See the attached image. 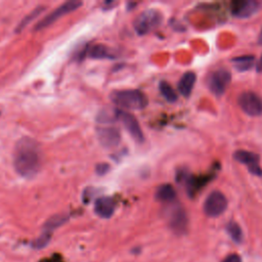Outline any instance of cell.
I'll return each mask as SVG.
<instances>
[{
  "mask_svg": "<svg viewBox=\"0 0 262 262\" xmlns=\"http://www.w3.org/2000/svg\"><path fill=\"white\" fill-rule=\"evenodd\" d=\"M231 81V74L228 70L221 68L212 72L207 78V85L210 91L216 96H221Z\"/></svg>",
  "mask_w": 262,
  "mask_h": 262,
  "instance_id": "8992f818",
  "label": "cell"
},
{
  "mask_svg": "<svg viewBox=\"0 0 262 262\" xmlns=\"http://www.w3.org/2000/svg\"><path fill=\"white\" fill-rule=\"evenodd\" d=\"M226 230L228 232V234L230 235V237L235 242V243H239L243 239V231L241 226L233 221H230L229 223H227L226 225Z\"/></svg>",
  "mask_w": 262,
  "mask_h": 262,
  "instance_id": "d6986e66",
  "label": "cell"
},
{
  "mask_svg": "<svg viewBox=\"0 0 262 262\" xmlns=\"http://www.w3.org/2000/svg\"><path fill=\"white\" fill-rule=\"evenodd\" d=\"M261 8V3L256 0H235L231 2V13L238 18L250 17Z\"/></svg>",
  "mask_w": 262,
  "mask_h": 262,
  "instance_id": "30bf717a",
  "label": "cell"
},
{
  "mask_svg": "<svg viewBox=\"0 0 262 262\" xmlns=\"http://www.w3.org/2000/svg\"><path fill=\"white\" fill-rule=\"evenodd\" d=\"M256 70L258 73H262V54H261V57L260 59L258 60L257 64H256Z\"/></svg>",
  "mask_w": 262,
  "mask_h": 262,
  "instance_id": "484cf974",
  "label": "cell"
},
{
  "mask_svg": "<svg viewBox=\"0 0 262 262\" xmlns=\"http://www.w3.org/2000/svg\"><path fill=\"white\" fill-rule=\"evenodd\" d=\"M110 98L113 103L123 111L143 110L148 103L146 95L138 89L116 90L111 93Z\"/></svg>",
  "mask_w": 262,
  "mask_h": 262,
  "instance_id": "3957f363",
  "label": "cell"
},
{
  "mask_svg": "<svg viewBox=\"0 0 262 262\" xmlns=\"http://www.w3.org/2000/svg\"><path fill=\"white\" fill-rule=\"evenodd\" d=\"M222 262H242V259L237 254H230Z\"/></svg>",
  "mask_w": 262,
  "mask_h": 262,
  "instance_id": "603a6c76",
  "label": "cell"
},
{
  "mask_svg": "<svg viewBox=\"0 0 262 262\" xmlns=\"http://www.w3.org/2000/svg\"><path fill=\"white\" fill-rule=\"evenodd\" d=\"M255 61H256L255 55H252V54L235 56L231 59L233 67L239 72H245V71L251 70L255 66Z\"/></svg>",
  "mask_w": 262,
  "mask_h": 262,
  "instance_id": "2e32d148",
  "label": "cell"
},
{
  "mask_svg": "<svg viewBox=\"0 0 262 262\" xmlns=\"http://www.w3.org/2000/svg\"><path fill=\"white\" fill-rule=\"evenodd\" d=\"M195 81H196V76L193 72L189 71L184 73L177 84V89L179 93L184 97H188L193 89Z\"/></svg>",
  "mask_w": 262,
  "mask_h": 262,
  "instance_id": "5bb4252c",
  "label": "cell"
},
{
  "mask_svg": "<svg viewBox=\"0 0 262 262\" xmlns=\"http://www.w3.org/2000/svg\"><path fill=\"white\" fill-rule=\"evenodd\" d=\"M233 158H234L235 161L246 165L248 167L249 171L252 174L257 175V176L262 175V169L259 166L260 158L257 154L252 152V151H248V150L238 149V150L234 151Z\"/></svg>",
  "mask_w": 262,
  "mask_h": 262,
  "instance_id": "8fae6325",
  "label": "cell"
},
{
  "mask_svg": "<svg viewBox=\"0 0 262 262\" xmlns=\"http://www.w3.org/2000/svg\"><path fill=\"white\" fill-rule=\"evenodd\" d=\"M116 203L111 196H101L95 201L94 212L100 218H111L115 212Z\"/></svg>",
  "mask_w": 262,
  "mask_h": 262,
  "instance_id": "7c38bea8",
  "label": "cell"
},
{
  "mask_svg": "<svg viewBox=\"0 0 262 262\" xmlns=\"http://www.w3.org/2000/svg\"><path fill=\"white\" fill-rule=\"evenodd\" d=\"M169 223L171 228L178 233L183 232L186 229V225H187L186 214L180 206H177L172 209L169 217Z\"/></svg>",
  "mask_w": 262,
  "mask_h": 262,
  "instance_id": "4fadbf2b",
  "label": "cell"
},
{
  "mask_svg": "<svg viewBox=\"0 0 262 262\" xmlns=\"http://www.w3.org/2000/svg\"><path fill=\"white\" fill-rule=\"evenodd\" d=\"M50 232H47V231H44L35 242H34V247L37 248V249H40V248H43L45 247L49 239H50Z\"/></svg>",
  "mask_w": 262,
  "mask_h": 262,
  "instance_id": "7402d4cb",
  "label": "cell"
},
{
  "mask_svg": "<svg viewBox=\"0 0 262 262\" xmlns=\"http://www.w3.org/2000/svg\"><path fill=\"white\" fill-rule=\"evenodd\" d=\"M88 55L91 58H95V59H102V58H115L114 54L112 53V50L103 45V44H96L93 45L88 52Z\"/></svg>",
  "mask_w": 262,
  "mask_h": 262,
  "instance_id": "e0dca14e",
  "label": "cell"
},
{
  "mask_svg": "<svg viewBox=\"0 0 262 262\" xmlns=\"http://www.w3.org/2000/svg\"><path fill=\"white\" fill-rule=\"evenodd\" d=\"M42 152L38 142L31 137L18 139L13 151L15 171L25 178L34 177L41 168Z\"/></svg>",
  "mask_w": 262,
  "mask_h": 262,
  "instance_id": "6da1fadb",
  "label": "cell"
},
{
  "mask_svg": "<svg viewBox=\"0 0 262 262\" xmlns=\"http://www.w3.org/2000/svg\"><path fill=\"white\" fill-rule=\"evenodd\" d=\"M82 4L83 3L78 0H71V1H67V2L62 3L56 9H54L53 11H51L50 13L45 15L41 20H39L37 23V25L34 27V31H40V30H43V29L49 27L50 25L55 23L57 19H59L61 16L78 9Z\"/></svg>",
  "mask_w": 262,
  "mask_h": 262,
  "instance_id": "5b68a950",
  "label": "cell"
},
{
  "mask_svg": "<svg viewBox=\"0 0 262 262\" xmlns=\"http://www.w3.org/2000/svg\"><path fill=\"white\" fill-rule=\"evenodd\" d=\"M40 262H62V257H60V256H51L49 258H44Z\"/></svg>",
  "mask_w": 262,
  "mask_h": 262,
  "instance_id": "cb8c5ba5",
  "label": "cell"
},
{
  "mask_svg": "<svg viewBox=\"0 0 262 262\" xmlns=\"http://www.w3.org/2000/svg\"><path fill=\"white\" fill-rule=\"evenodd\" d=\"M113 120H116L115 113L102 112L97 118L98 126L96 128V135L100 144L106 148L115 147L121 141L120 130L113 125Z\"/></svg>",
  "mask_w": 262,
  "mask_h": 262,
  "instance_id": "7a4b0ae2",
  "label": "cell"
},
{
  "mask_svg": "<svg viewBox=\"0 0 262 262\" xmlns=\"http://www.w3.org/2000/svg\"><path fill=\"white\" fill-rule=\"evenodd\" d=\"M43 10H44V7H43V6L36 7L30 14H28L27 16L24 17V19L18 24V26H17V28H16L15 31H16V32L23 31V30L27 27V25H29L33 19H35L39 14H41Z\"/></svg>",
  "mask_w": 262,
  "mask_h": 262,
  "instance_id": "ffe728a7",
  "label": "cell"
},
{
  "mask_svg": "<svg viewBox=\"0 0 262 262\" xmlns=\"http://www.w3.org/2000/svg\"><path fill=\"white\" fill-rule=\"evenodd\" d=\"M260 43H262V31H261V34H260V39H259Z\"/></svg>",
  "mask_w": 262,
  "mask_h": 262,
  "instance_id": "4316f807",
  "label": "cell"
},
{
  "mask_svg": "<svg viewBox=\"0 0 262 262\" xmlns=\"http://www.w3.org/2000/svg\"><path fill=\"white\" fill-rule=\"evenodd\" d=\"M159 89L163 97L168 101V102H175L178 98V95L176 91L173 89V87L167 83L166 81H162L159 85Z\"/></svg>",
  "mask_w": 262,
  "mask_h": 262,
  "instance_id": "ac0fdd59",
  "label": "cell"
},
{
  "mask_svg": "<svg viewBox=\"0 0 262 262\" xmlns=\"http://www.w3.org/2000/svg\"><path fill=\"white\" fill-rule=\"evenodd\" d=\"M227 208V199L219 190H214L209 193L204 202V212L207 216L217 217L221 215Z\"/></svg>",
  "mask_w": 262,
  "mask_h": 262,
  "instance_id": "9c48e42d",
  "label": "cell"
},
{
  "mask_svg": "<svg viewBox=\"0 0 262 262\" xmlns=\"http://www.w3.org/2000/svg\"><path fill=\"white\" fill-rule=\"evenodd\" d=\"M108 170V166L106 164H102L97 166V172L100 174H104Z\"/></svg>",
  "mask_w": 262,
  "mask_h": 262,
  "instance_id": "d4e9b609",
  "label": "cell"
},
{
  "mask_svg": "<svg viewBox=\"0 0 262 262\" xmlns=\"http://www.w3.org/2000/svg\"><path fill=\"white\" fill-rule=\"evenodd\" d=\"M116 120L120 121L121 124L125 127V129L129 132L132 138L137 142H143L144 136L141 130V127L137 121V119L127 111L123 110H115Z\"/></svg>",
  "mask_w": 262,
  "mask_h": 262,
  "instance_id": "ba28073f",
  "label": "cell"
},
{
  "mask_svg": "<svg viewBox=\"0 0 262 262\" xmlns=\"http://www.w3.org/2000/svg\"><path fill=\"white\" fill-rule=\"evenodd\" d=\"M156 199L163 203H171L176 199V191L171 184L165 183L160 185L156 191Z\"/></svg>",
  "mask_w": 262,
  "mask_h": 262,
  "instance_id": "9a60e30c",
  "label": "cell"
},
{
  "mask_svg": "<svg viewBox=\"0 0 262 262\" xmlns=\"http://www.w3.org/2000/svg\"><path fill=\"white\" fill-rule=\"evenodd\" d=\"M163 20V14L157 9H146L139 13L133 21V28L138 35H145L157 29Z\"/></svg>",
  "mask_w": 262,
  "mask_h": 262,
  "instance_id": "277c9868",
  "label": "cell"
},
{
  "mask_svg": "<svg viewBox=\"0 0 262 262\" xmlns=\"http://www.w3.org/2000/svg\"><path fill=\"white\" fill-rule=\"evenodd\" d=\"M237 103L243 112L251 117L262 115V98L253 91L243 92L237 98Z\"/></svg>",
  "mask_w": 262,
  "mask_h": 262,
  "instance_id": "52a82bcc",
  "label": "cell"
},
{
  "mask_svg": "<svg viewBox=\"0 0 262 262\" xmlns=\"http://www.w3.org/2000/svg\"><path fill=\"white\" fill-rule=\"evenodd\" d=\"M68 220V218L66 216L62 215H56L51 217L49 220H47V222L44 225V231L50 232L51 230H53L54 228L58 227L59 225H61L63 222H66Z\"/></svg>",
  "mask_w": 262,
  "mask_h": 262,
  "instance_id": "44dd1931",
  "label": "cell"
}]
</instances>
